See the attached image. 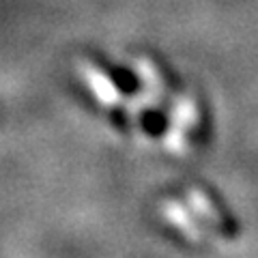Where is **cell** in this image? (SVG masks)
Segmentation results:
<instances>
[{"label": "cell", "instance_id": "obj_1", "mask_svg": "<svg viewBox=\"0 0 258 258\" xmlns=\"http://www.w3.org/2000/svg\"><path fill=\"white\" fill-rule=\"evenodd\" d=\"M207 132V112L196 93H181L172 101L170 127L166 132V147L176 155H191L200 147Z\"/></svg>", "mask_w": 258, "mask_h": 258}, {"label": "cell", "instance_id": "obj_2", "mask_svg": "<svg viewBox=\"0 0 258 258\" xmlns=\"http://www.w3.org/2000/svg\"><path fill=\"white\" fill-rule=\"evenodd\" d=\"M80 76L84 78L93 97L101 106L112 108L123 103L125 93L120 88V82L106 64H101L99 60H93V58H82L80 60Z\"/></svg>", "mask_w": 258, "mask_h": 258}, {"label": "cell", "instance_id": "obj_3", "mask_svg": "<svg viewBox=\"0 0 258 258\" xmlns=\"http://www.w3.org/2000/svg\"><path fill=\"white\" fill-rule=\"evenodd\" d=\"M185 196H187V203L194 207V211L200 215V220L209 228H213L222 237L235 235V224H232L230 215L224 211V207L217 203V198L207 187H203V185H187Z\"/></svg>", "mask_w": 258, "mask_h": 258}, {"label": "cell", "instance_id": "obj_4", "mask_svg": "<svg viewBox=\"0 0 258 258\" xmlns=\"http://www.w3.org/2000/svg\"><path fill=\"white\" fill-rule=\"evenodd\" d=\"M161 215L164 220L172 226V228L183 235L189 243H203L205 237H207V228L200 222V215L194 211V207L189 209L181 200H174V198H166L161 203Z\"/></svg>", "mask_w": 258, "mask_h": 258}, {"label": "cell", "instance_id": "obj_5", "mask_svg": "<svg viewBox=\"0 0 258 258\" xmlns=\"http://www.w3.org/2000/svg\"><path fill=\"white\" fill-rule=\"evenodd\" d=\"M134 67H136V76L140 78L144 93H147L149 99L159 103L161 99H166V97L170 95L172 78L157 58H153L149 54H140L138 58H136Z\"/></svg>", "mask_w": 258, "mask_h": 258}]
</instances>
